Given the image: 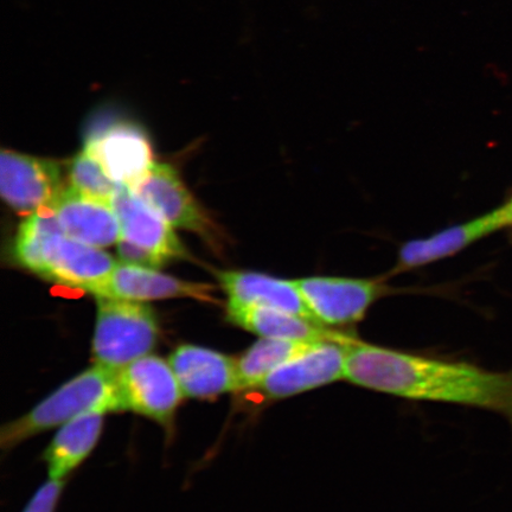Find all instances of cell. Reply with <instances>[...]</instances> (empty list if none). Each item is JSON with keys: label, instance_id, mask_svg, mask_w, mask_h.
I'll return each mask as SVG.
<instances>
[{"label": "cell", "instance_id": "6da1fadb", "mask_svg": "<svg viewBox=\"0 0 512 512\" xmlns=\"http://www.w3.org/2000/svg\"><path fill=\"white\" fill-rule=\"evenodd\" d=\"M345 380L402 399L488 409L505 416L512 428V371L499 373L357 339L349 348Z\"/></svg>", "mask_w": 512, "mask_h": 512}, {"label": "cell", "instance_id": "7a4b0ae2", "mask_svg": "<svg viewBox=\"0 0 512 512\" xmlns=\"http://www.w3.org/2000/svg\"><path fill=\"white\" fill-rule=\"evenodd\" d=\"M117 371L96 363L82 371L22 418L3 426L0 431V446L3 450H10L36 434L61 427L88 412L125 411L119 392Z\"/></svg>", "mask_w": 512, "mask_h": 512}, {"label": "cell", "instance_id": "3957f363", "mask_svg": "<svg viewBox=\"0 0 512 512\" xmlns=\"http://www.w3.org/2000/svg\"><path fill=\"white\" fill-rule=\"evenodd\" d=\"M93 338L96 364L119 370L155 349L159 334L152 307L136 300L96 297Z\"/></svg>", "mask_w": 512, "mask_h": 512}, {"label": "cell", "instance_id": "277c9868", "mask_svg": "<svg viewBox=\"0 0 512 512\" xmlns=\"http://www.w3.org/2000/svg\"><path fill=\"white\" fill-rule=\"evenodd\" d=\"M294 281L316 322L336 330L362 322L370 307L390 291L382 279L316 275Z\"/></svg>", "mask_w": 512, "mask_h": 512}, {"label": "cell", "instance_id": "5b68a950", "mask_svg": "<svg viewBox=\"0 0 512 512\" xmlns=\"http://www.w3.org/2000/svg\"><path fill=\"white\" fill-rule=\"evenodd\" d=\"M125 411L144 415L162 425H170L184 398L170 362L146 355L117 371Z\"/></svg>", "mask_w": 512, "mask_h": 512}, {"label": "cell", "instance_id": "8992f818", "mask_svg": "<svg viewBox=\"0 0 512 512\" xmlns=\"http://www.w3.org/2000/svg\"><path fill=\"white\" fill-rule=\"evenodd\" d=\"M356 341L355 337L349 341L317 342L275 369L256 389L267 400L278 401L345 380L349 348Z\"/></svg>", "mask_w": 512, "mask_h": 512}, {"label": "cell", "instance_id": "52a82bcc", "mask_svg": "<svg viewBox=\"0 0 512 512\" xmlns=\"http://www.w3.org/2000/svg\"><path fill=\"white\" fill-rule=\"evenodd\" d=\"M117 265L118 262L100 248L57 232L44 242L35 274L101 297Z\"/></svg>", "mask_w": 512, "mask_h": 512}, {"label": "cell", "instance_id": "ba28073f", "mask_svg": "<svg viewBox=\"0 0 512 512\" xmlns=\"http://www.w3.org/2000/svg\"><path fill=\"white\" fill-rule=\"evenodd\" d=\"M131 190L172 227L189 230L219 248V228L185 188L172 166L153 164L149 174Z\"/></svg>", "mask_w": 512, "mask_h": 512}, {"label": "cell", "instance_id": "9c48e42d", "mask_svg": "<svg viewBox=\"0 0 512 512\" xmlns=\"http://www.w3.org/2000/svg\"><path fill=\"white\" fill-rule=\"evenodd\" d=\"M63 190L62 171L54 160L2 151L0 192L18 214L50 208Z\"/></svg>", "mask_w": 512, "mask_h": 512}, {"label": "cell", "instance_id": "30bf717a", "mask_svg": "<svg viewBox=\"0 0 512 512\" xmlns=\"http://www.w3.org/2000/svg\"><path fill=\"white\" fill-rule=\"evenodd\" d=\"M511 207L507 201L489 213L448 227L424 239L403 243L390 274H401L450 258L499 230L510 227Z\"/></svg>", "mask_w": 512, "mask_h": 512}, {"label": "cell", "instance_id": "8fae6325", "mask_svg": "<svg viewBox=\"0 0 512 512\" xmlns=\"http://www.w3.org/2000/svg\"><path fill=\"white\" fill-rule=\"evenodd\" d=\"M85 150L115 182L132 189L149 174L153 152L149 138L137 125L114 121L88 134Z\"/></svg>", "mask_w": 512, "mask_h": 512}, {"label": "cell", "instance_id": "7c38bea8", "mask_svg": "<svg viewBox=\"0 0 512 512\" xmlns=\"http://www.w3.org/2000/svg\"><path fill=\"white\" fill-rule=\"evenodd\" d=\"M169 362L184 398L208 400L238 390L236 360L222 352L185 344Z\"/></svg>", "mask_w": 512, "mask_h": 512}, {"label": "cell", "instance_id": "4fadbf2b", "mask_svg": "<svg viewBox=\"0 0 512 512\" xmlns=\"http://www.w3.org/2000/svg\"><path fill=\"white\" fill-rule=\"evenodd\" d=\"M111 206L120 223L121 238L157 255L165 262L185 255V249L171 224L140 200L127 185H119Z\"/></svg>", "mask_w": 512, "mask_h": 512}, {"label": "cell", "instance_id": "5bb4252c", "mask_svg": "<svg viewBox=\"0 0 512 512\" xmlns=\"http://www.w3.org/2000/svg\"><path fill=\"white\" fill-rule=\"evenodd\" d=\"M63 233L86 245L104 248L118 243L120 223L110 203L64 189L50 207Z\"/></svg>", "mask_w": 512, "mask_h": 512}, {"label": "cell", "instance_id": "9a60e30c", "mask_svg": "<svg viewBox=\"0 0 512 512\" xmlns=\"http://www.w3.org/2000/svg\"><path fill=\"white\" fill-rule=\"evenodd\" d=\"M230 323L260 338L296 342L349 341L355 338L343 331L326 328L313 320L271 307L228 303Z\"/></svg>", "mask_w": 512, "mask_h": 512}, {"label": "cell", "instance_id": "2e32d148", "mask_svg": "<svg viewBox=\"0 0 512 512\" xmlns=\"http://www.w3.org/2000/svg\"><path fill=\"white\" fill-rule=\"evenodd\" d=\"M101 297L136 300L191 298L200 302L216 303L214 287L189 283L169 277L157 270L137 265L118 264Z\"/></svg>", "mask_w": 512, "mask_h": 512}, {"label": "cell", "instance_id": "e0dca14e", "mask_svg": "<svg viewBox=\"0 0 512 512\" xmlns=\"http://www.w3.org/2000/svg\"><path fill=\"white\" fill-rule=\"evenodd\" d=\"M217 278L228 294V303L271 307L316 322L294 280L240 271L221 272Z\"/></svg>", "mask_w": 512, "mask_h": 512}, {"label": "cell", "instance_id": "ac0fdd59", "mask_svg": "<svg viewBox=\"0 0 512 512\" xmlns=\"http://www.w3.org/2000/svg\"><path fill=\"white\" fill-rule=\"evenodd\" d=\"M107 413L88 412L60 427L43 454L49 478L64 480L94 450Z\"/></svg>", "mask_w": 512, "mask_h": 512}, {"label": "cell", "instance_id": "d6986e66", "mask_svg": "<svg viewBox=\"0 0 512 512\" xmlns=\"http://www.w3.org/2000/svg\"><path fill=\"white\" fill-rule=\"evenodd\" d=\"M315 343L260 338L236 360L238 390L258 388L275 369L303 354Z\"/></svg>", "mask_w": 512, "mask_h": 512}, {"label": "cell", "instance_id": "ffe728a7", "mask_svg": "<svg viewBox=\"0 0 512 512\" xmlns=\"http://www.w3.org/2000/svg\"><path fill=\"white\" fill-rule=\"evenodd\" d=\"M63 232L51 208L29 215L19 226L14 254L18 264L36 273L40 265L44 242L50 235Z\"/></svg>", "mask_w": 512, "mask_h": 512}, {"label": "cell", "instance_id": "44dd1931", "mask_svg": "<svg viewBox=\"0 0 512 512\" xmlns=\"http://www.w3.org/2000/svg\"><path fill=\"white\" fill-rule=\"evenodd\" d=\"M69 181L80 194L93 200L110 203L121 183L115 182L102 165L86 150L73 159L69 168Z\"/></svg>", "mask_w": 512, "mask_h": 512}, {"label": "cell", "instance_id": "7402d4cb", "mask_svg": "<svg viewBox=\"0 0 512 512\" xmlns=\"http://www.w3.org/2000/svg\"><path fill=\"white\" fill-rule=\"evenodd\" d=\"M63 486L64 480L49 479L38 489L23 512H55Z\"/></svg>", "mask_w": 512, "mask_h": 512}, {"label": "cell", "instance_id": "603a6c76", "mask_svg": "<svg viewBox=\"0 0 512 512\" xmlns=\"http://www.w3.org/2000/svg\"><path fill=\"white\" fill-rule=\"evenodd\" d=\"M117 245L121 259L127 264L151 268V270H158L165 264V261L158 258L157 255L123 238H120Z\"/></svg>", "mask_w": 512, "mask_h": 512}, {"label": "cell", "instance_id": "cb8c5ba5", "mask_svg": "<svg viewBox=\"0 0 512 512\" xmlns=\"http://www.w3.org/2000/svg\"><path fill=\"white\" fill-rule=\"evenodd\" d=\"M509 202H510V207H511V224H510V227H512V197L510 198Z\"/></svg>", "mask_w": 512, "mask_h": 512}]
</instances>
